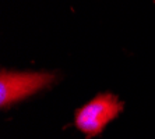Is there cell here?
I'll return each mask as SVG.
<instances>
[{
    "instance_id": "obj_1",
    "label": "cell",
    "mask_w": 155,
    "mask_h": 139,
    "mask_svg": "<svg viewBox=\"0 0 155 139\" xmlns=\"http://www.w3.org/2000/svg\"><path fill=\"white\" fill-rule=\"evenodd\" d=\"M123 110V103L112 93H102L76 113V127L88 138L99 135Z\"/></svg>"
},
{
    "instance_id": "obj_2",
    "label": "cell",
    "mask_w": 155,
    "mask_h": 139,
    "mask_svg": "<svg viewBox=\"0 0 155 139\" xmlns=\"http://www.w3.org/2000/svg\"><path fill=\"white\" fill-rule=\"evenodd\" d=\"M48 72H13L3 70L0 75V106L7 107L17 100L28 97L53 82Z\"/></svg>"
}]
</instances>
